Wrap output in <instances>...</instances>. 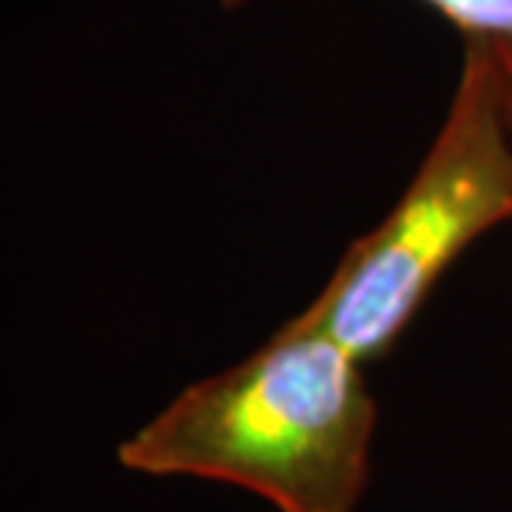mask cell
I'll return each mask as SVG.
<instances>
[{"label":"cell","mask_w":512,"mask_h":512,"mask_svg":"<svg viewBox=\"0 0 512 512\" xmlns=\"http://www.w3.org/2000/svg\"><path fill=\"white\" fill-rule=\"evenodd\" d=\"M376 423L366 363L293 316L240 363L180 389L117 446V463L240 489L276 512H356Z\"/></svg>","instance_id":"1"},{"label":"cell","mask_w":512,"mask_h":512,"mask_svg":"<svg viewBox=\"0 0 512 512\" xmlns=\"http://www.w3.org/2000/svg\"><path fill=\"white\" fill-rule=\"evenodd\" d=\"M512 223V124L489 40H466L446 120L403 197L336 263L296 320L380 360L443 273L489 230Z\"/></svg>","instance_id":"2"},{"label":"cell","mask_w":512,"mask_h":512,"mask_svg":"<svg viewBox=\"0 0 512 512\" xmlns=\"http://www.w3.org/2000/svg\"><path fill=\"white\" fill-rule=\"evenodd\" d=\"M223 7H240L247 0H217ZM439 17L463 30L466 40L512 44V0H423Z\"/></svg>","instance_id":"3"},{"label":"cell","mask_w":512,"mask_h":512,"mask_svg":"<svg viewBox=\"0 0 512 512\" xmlns=\"http://www.w3.org/2000/svg\"><path fill=\"white\" fill-rule=\"evenodd\" d=\"M496 60H499V74H503V97H506V114L512 124V44H493Z\"/></svg>","instance_id":"4"}]
</instances>
